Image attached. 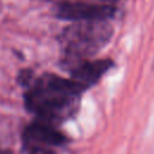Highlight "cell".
Returning <instances> with one entry per match:
<instances>
[{
  "instance_id": "cell-1",
  "label": "cell",
  "mask_w": 154,
  "mask_h": 154,
  "mask_svg": "<svg viewBox=\"0 0 154 154\" xmlns=\"http://www.w3.org/2000/svg\"><path fill=\"white\" fill-rule=\"evenodd\" d=\"M82 91L83 89L71 78L46 73L29 85L24 95L25 106L38 119L54 124L76 111Z\"/></svg>"
},
{
  "instance_id": "cell-2",
  "label": "cell",
  "mask_w": 154,
  "mask_h": 154,
  "mask_svg": "<svg viewBox=\"0 0 154 154\" xmlns=\"http://www.w3.org/2000/svg\"><path fill=\"white\" fill-rule=\"evenodd\" d=\"M112 26L107 20L75 22L60 36V45L66 60L77 64L82 59L96 54L112 37Z\"/></svg>"
},
{
  "instance_id": "cell-3",
  "label": "cell",
  "mask_w": 154,
  "mask_h": 154,
  "mask_svg": "<svg viewBox=\"0 0 154 154\" xmlns=\"http://www.w3.org/2000/svg\"><path fill=\"white\" fill-rule=\"evenodd\" d=\"M117 8L109 4H84V2H63L57 10L58 17L72 22H95L108 20L116 13Z\"/></svg>"
},
{
  "instance_id": "cell-4",
  "label": "cell",
  "mask_w": 154,
  "mask_h": 154,
  "mask_svg": "<svg viewBox=\"0 0 154 154\" xmlns=\"http://www.w3.org/2000/svg\"><path fill=\"white\" fill-rule=\"evenodd\" d=\"M66 141L65 136L57 130L53 123L37 119L29 124L23 132L24 146H47L59 147Z\"/></svg>"
},
{
  "instance_id": "cell-5",
  "label": "cell",
  "mask_w": 154,
  "mask_h": 154,
  "mask_svg": "<svg viewBox=\"0 0 154 154\" xmlns=\"http://www.w3.org/2000/svg\"><path fill=\"white\" fill-rule=\"evenodd\" d=\"M113 63L109 59L102 60H84L72 65L71 79L77 83L83 90L91 87L112 67Z\"/></svg>"
},
{
  "instance_id": "cell-6",
  "label": "cell",
  "mask_w": 154,
  "mask_h": 154,
  "mask_svg": "<svg viewBox=\"0 0 154 154\" xmlns=\"http://www.w3.org/2000/svg\"><path fill=\"white\" fill-rule=\"evenodd\" d=\"M28 154H57L53 147L47 146H24Z\"/></svg>"
},
{
  "instance_id": "cell-7",
  "label": "cell",
  "mask_w": 154,
  "mask_h": 154,
  "mask_svg": "<svg viewBox=\"0 0 154 154\" xmlns=\"http://www.w3.org/2000/svg\"><path fill=\"white\" fill-rule=\"evenodd\" d=\"M0 154H10V153H7V152H4V150H0Z\"/></svg>"
},
{
  "instance_id": "cell-8",
  "label": "cell",
  "mask_w": 154,
  "mask_h": 154,
  "mask_svg": "<svg viewBox=\"0 0 154 154\" xmlns=\"http://www.w3.org/2000/svg\"><path fill=\"white\" fill-rule=\"evenodd\" d=\"M102 1H108V2H113V1H117V0H102Z\"/></svg>"
}]
</instances>
